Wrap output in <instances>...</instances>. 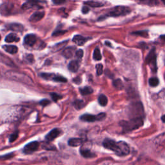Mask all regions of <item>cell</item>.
<instances>
[{
	"label": "cell",
	"instance_id": "8",
	"mask_svg": "<svg viewBox=\"0 0 165 165\" xmlns=\"http://www.w3.org/2000/svg\"><path fill=\"white\" fill-rule=\"evenodd\" d=\"M61 134V131L58 128H54L52 130H51L50 132H49L47 136H46V139L48 141H52L54 140L58 137Z\"/></svg>",
	"mask_w": 165,
	"mask_h": 165
},
{
	"label": "cell",
	"instance_id": "26",
	"mask_svg": "<svg viewBox=\"0 0 165 165\" xmlns=\"http://www.w3.org/2000/svg\"><path fill=\"white\" fill-rule=\"evenodd\" d=\"M93 57H94V59L96 61H100L101 60V58H102L101 54L100 49H99L98 48H96L94 50Z\"/></svg>",
	"mask_w": 165,
	"mask_h": 165
},
{
	"label": "cell",
	"instance_id": "18",
	"mask_svg": "<svg viewBox=\"0 0 165 165\" xmlns=\"http://www.w3.org/2000/svg\"><path fill=\"white\" fill-rule=\"evenodd\" d=\"M20 41V38L14 33L7 35L5 38V41L7 43H12V42H18Z\"/></svg>",
	"mask_w": 165,
	"mask_h": 165
},
{
	"label": "cell",
	"instance_id": "14",
	"mask_svg": "<svg viewBox=\"0 0 165 165\" xmlns=\"http://www.w3.org/2000/svg\"><path fill=\"white\" fill-rule=\"evenodd\" d=\"M7 27L9 30H11L15 31V32H23V30L24 29V27L22 25L19 24V23L9 24L7 25Z\"/></svg>",
	"mask_w": 165,
	"mask_h": 165
},
{
	"label": "cell",
	"instance_id": "45",
	"mask_svg": "<svg viewBox=\"0 0 165 165\" xmlns=\"http://www.w3.org/2000/svg\"><path fill=\"white\" fill-rule=\"evenodd\" d=\"M161 39H162L163 40H164V41H165V35H162V36H161Z\"/></svg>",
	"mask_w": 165,
	"mask_h": 165
},
{
	"label": "cell",
	"instance_id": "13",
	"mask_svg": "<svg viewBox=\"0 0 165 165\" xmlns=\"http://www.w3.org/2000/svg\"><path fill=\"white\" fill-rule=\"evenodd\" d=\"M84 141H85L84 139L81 138H72L69 139L68 143L69 145L70 146L76 147L83 144Z\"/></svg>",
	"mask_w": 165,
	"mask_h": 165
},
{
	"label": "cell",
	"instance_id": "25",
	"mask_svg": "<svg viewBox=\"0 0 165 165\" xmlns=\"http://www.w3.org/2000/svg\"><path fill=\"white\" fill-rule=\"evenodd\" d=\"M84 4L87 6L88 5L90 7H100L103 6V4L101 2H92V1H89V2H84Z\"/></svg>",
	"mask_w": 165,
	"mask_h": 165
},
{
	"label": "cell",
	"instance_id": "43",
	"mask_svg": "<svg viewBox=\"0 0 165 165\" xmlns=\"http://www.w3.org/2000/svg\"><path fill=\"white\" fill-rule=\"evenodd\" d=\"M161 120H162V121H163V123H165V115H163V116L161 117Z\"/></svg>",
	"mask_w": 165,
	"mask_h": 165
},
{
	"label": "cell",
	"instance_id": "41",
	"mask_svg": "<svg viewBox=\"0 0 165 165\" xmlns=\"http://www.w3.org/2000/svg\"><path fill=\"white\" fill-rule=\"evenodd\" d=\"M65 1H63V0H54V1H53V3H55V4H62L63 3H65Z\"/></svg>",
	"mask_w": 165,
	"mask_h": 165
},
{
	"label": "cell",
	"instance_id": "32",
	"mask_svg": "<svg viewBox=\"0 0 165 165\" xmlns=\"http://www.w3.org/2000/svg\"><path fill=\"white\" fill-rule=\"evenodd\" d=\"M51 96L53 100V101L55 102L61 100V99L62 98V96L61 95H60L58 94H56V93H51Z\"/></svg>",
	"mask_w": 165,
	"mask_h": 165
},
{
	"label": "cell",
	"instance_id": "36",
	"mask_svg": "<svg viewBox=\"0 0 165 165\" xmlns=\"http://www.w3.org/2000/svg\"><path fill=\"white\" fill-rule=\"evenodd\" d=\"M76 56L78 57V59H81L82 56H83V51L81 50H78L76 52Z\"/></svg>",
	"mask_w": 165,
	"mask_h": 165
},
{
	"label": "cell",
	"instance_id": "39",
	"mask_svg": "<svg viewBox=\"0 0 165 165\" xmlns=\"http://www.w3.org/2000/svg\"><path fill=\"white\" fill-rule=\"evenodd\" d=\"M39 103H40L41 105H42L43 106H47V105H48L49 104H50L51 101H48V100H43L42 101H41Z\"/></svg>",
	"mask_w": 165,
	"mask_h": 165
},
{
	"label": "cell",
	"instance_id": "6",
	"mask_svg": "<svg viewBox=\"0 0 165 165\" xmlns=\"http://www.w3.org/2000/svg\"><path fill=\"white\" fill-rule=\"evenodd\" d=\"M14 5L11 3H4L0 6V14L3 16H9L13 14Z\"/></svg>",
	"mask_w": 165,
	"mask_h": 165
},
{
	"label": "cell",
	"instance_id": "5",
	"mask_svg": "<svg viewBox=\"0 0 165 165\" xmlns=\"http://www.w3.org/2000/svg\"><path fill=\"white\" fill-rule=\"evenodd\" d=\"M131 10L129 7L124 6H118L114 7V9L108 14L109 16L111 17H118L121 16H125L130 13Z\"/></svg>",
	"mask_w": 165,
	"mask_h": 165
},
{
	"label": "cell",
	"instance_id": "15",
	"mask_svg": "<svg viewBox=\"0 0 165 165\" xmlns=\"http://www.w3.org/2000/svg\"><path fill=\"white\" fill-rule=\"evenodd\" d=\"M72 41L73 42L75 43L76 45L79 46H82L86 43L87 39L81 35H76L73 38Z\"/></svg>",
	"mask_w": 165,
	"mask_h": 165
},
{
	"label": "cell",
	"instance_id": "3",
	"mask_svg": "<svg viewBox=\"0 0 165 165\" xmlns=\"http://www.w3.org/2000/svg\"><path fill=\"white\" fill-rule=\"evenodd\" d=\"M120 125L123 127L124 132H130L136 130L143 125V120L141 118H137L128 121H121Z\"/></svg>",
	"mask_w": 165,
	"mask_h": 165
},
{
	"label": "cell",
	"instance_id": "29",
	"mask_svg": "<svg viewBox=\"0 0 165 165\" xmlns=\"http://www.w3.org/2000/svg\"><path fill=\"white\" fill-rule=\"evenodd\" d=\"M52 80L56 82H66L67 81V79L65 78L60 76H56L54 75V78H52Z\"/></svg>",
	"mask_w": 165,
	"mask_h": 165
},
{
	"label": "cell",
	"instance_id": "24",
	"mask_svg": "<svg viewBox=\"0 0 165 165\" xmlns=\"http://www.w3.org/2000/svg\"><path fill=\"white\" fill-rule=\"evenodd\" d=\"M74 106L77 110H81L85 107V103L82 100H76L74 103Z\"/></svg>",
	"mask_w": 165,
	"mask_h": 165
},
{
	"label": "cell",
	"instance_id": "7",
	"mask_svg": "<svg viewBox=\"0 0 165 165\" xmlns=\"http://www.w3.org/2000/svg\"><path fill=\"white\" fill-rule=\"evenodd\" d=\"M39 146V143L38 141H33L27 144L23 148V152L26 154H30L36 151Z\"/></svg>",
	"mask_w": 165,
	"mask_h": 165
},
{
	"label": "cell",
	"instance_id": "1",
	"mask_svg": "<svg viewBox=\"0 0 165 165\" xmlns=\"http://www.w3.org/2000/svg\"><path fill=\"white\" fill-rule=\"evenodd\" d=\"M103 145L106 149L113 151L119 156H125L130 154V147L124 141L115 142L112 139H105Z\"/></svg>",
	"mask_w": 165,
	"mask_h": 165
},
{
	"label": "cell",
	"instance_id": "33",
	"mask_svg": "<svg viewBox=\"0 0 165 165\" xmlns=\"http://www.w3.org/2000/svg\"><path fill=\"white\" fill-rule=\"evenodd\" d=\"M133 34H136V35H140V36H141L145 37V38H148V32H146V31H139V32H134Z\"/></svg>",
	"mask_w": 165,
	"mask_h": 165
},
{
	"label": "cell",
	"instance_id": "40",
	"mask_svg": "<svg viewBox=\"0 0 165 165\" xmlns=\"http://www.w3.org/2000/svg\"><path fill=\"white\" fill-rule=\"evenodd\" d=\"M89 12H90V9L87 6L84 5L83 7H82V13H83V14H87Z\"/></svg>",
	"mask_w": 165,
	"mask_h": 165
},
{
	"label": "cell",
	"instance_id": "2",
	"mask_svg": "<svg viewBox=\"0 0 165 165\" xmlns=\"http://www.w3.org/2000/svg\"><path fill=\"white\" fill-rule=\"evenodd\" d=\"M5 77L9 79L22 82V83L26 84L27 85H33V82H34L33 80L27 74L19 72L8 71L5 74Z\"/></svg>",
	"mask_w": 165,
	"mask_h": 165
},
{
	"label": "cell",
	"instance_id": "47",
	"mask_svg": "<svg viewBox=\"0 0 165 165\" xmlns=\"http://www.w3.org/2000/svg\"><path fill=\"white\" fill-rule=\"evenodd\" d=\"M163 3L165 5V1H163Z\"/></svg>",
	"mask_w": 165,
	"mask_h": 165
},
{
	"label": "cell",
	"instance_id": "17",
	"mask_svg": "<svg viewBox=\"0 0 165 165\" xmlns=\"http://www.w3.org/2000/svg\"><path fill=\"white\" fill-rule=\"evenodd\" d=\"M3 48L7 52L11 54H16L18 51V48L14 45H3Z\"/></svg>",
	"mask_w": 165,
	"mask_h": 165
},
{
	"label": "cell",
	"instance_id": "34",
	"mask_svg": "<svg viewBox=\"0 0 165 165\" xmlns=\"http://www.w3.org/2000/svg\"><path fill=\"white\" fill-rule=\"evenodd\" d=\"M14 154H7L3 156H0V159H3V160H7V159H9L12 158L14 157Z\"/></svg>",
	"mask_w": 165,
	"mask_h": 165
},
{
	"label": "cell",
	"instance_id": "12",
	"mask_svg": "<svg viewBox=\"0 0 165 165\" xmlns=\"http://www.w3.org/2000/svg\"><path fill=\"white\" fill-rule=\"evenodd\" d=\"M75 51H76V47H70L65 49L63 52H62V55L67 59L71 58V57L74 56V53H75Z\"/></svg>",
	"mask_w": 165,
	"mask_h": 165
},
{
	"label": "cell",
	"instance_id": "16",
	"mask_svg": "<svg viewBox=\"0 0 165 165\" xmlns=\"http://www.w3.org/2000/svg\"><path fill=\"white\" fill-rule=\"evenodd\" d=\"M80 119L82 121H86V122H94L97 121L96 115H93L88 114L82 115L80 117Z\"/></svg>",
	"mask_w": 165,
	"mask_h": 165
},
{
	"label": "cell",
	"instance_id": "21",
	"mask_svg": "<svg viewBox=\"0 0 165 165\" xmlns=\"http://www.w3.org/2000/svg\"><path fill=\"white\" fill-rule=\"evenodd\" d=\"M67 43H68V41H62V42H61L58 44L54 45L52 48V52H57L59 51H61L62 48H63L66 45H67Z\"/></svg>",
	"mask_w": 165,
	"mask_h": 165
},
{
	"label": "cell",
	"instance_id": "31",
	"mask_svg": "<svg viewBox=\"0 0 165 165\" xmlns=\"http://www.w3.org/2000/svg\"><path fill=\"white\" fill-rule=\"evenodd\" d=\"M18 136H19V132H18V131H16V132H15L14 133H13V134L10 136V138H9V141H10V143H13L14 141H15L16 140L18 139Z\"/></svg>",
	"mask_w": 165,
	"mask_h": 165
},
{
	"label": "cell",
	"instance_id": "9",
	"mask_svg": "<svg viewBox=\"0 0 165 165\" xmlns=\"http://www.w3.org/2000/svg\"><path fill=\"white\" fill-rule=\"evenodd\" d=\"M36 36L34 34H30L27 35L24 38V43L27 46L32 47L36 43Z\"/></svg>",
	"mask_w": 165,
	"mask_h": 165
},
{
	"label": "cell",
	"instance_id": "46",
	"mask_svg": "<svg viewBox=\"0 0 165 165\" xmlns=\"http://www.w3.org/2000/svg\"><path fill=\"white\" fill-rule=\"evenodd\" d=\"M150 2H147V1H146V2H143V3H149ZM151 3H157L156 2H152Z\"/></svg>",
	"mask_w": 165,
	"mask_h": 165
},
{
	"label": "cell",
	"instance_id": "30",
	"mask_svg": "<svg viewBox=\"0 0 165 165\" xmlns=\"http://www.w3.org/2000/svg\"><path fill=\"white\" fill-rule=\"evenodd\" d=\"M96 72L97 76H101L103 72V67L101 64H97L96 66Z\"/></svg>",
	"mask_w": 165,
	"mask_h": 165
},
{
	"label": "cell",
	"instance_id": "22",
	"mask_svg": "<svg viewBox=\"0 0 165 165\" xmlns=\"http://www.w3.org/2000/svg\"><path fill=\"white\" fill-rule=\"evenodd\" d=\"M93 89L90 87H85L84 88H82L79 89V92L82 96H87L90 94L93 93Z\"/></svg>",
	"mask_w": 165,
	"mask_h": 165
},
{
	"label": "cell",
	"instance_id": "11",
	"mask_svg": "<svg viewBox=\"0 0 165 165\" xmlns=\"http://www.w3.org/2000/svg\"><path fill=\"white\" fill-rule=\"evenodd\" d=\"M80 153L82 157L85 158H93L96 156V154L91 152V150L88 148L81 147L80 149Z\"/></svg>",
	"mask_w": 165,
	"mask_h": 165
},
{
	"label": "cell",
	"instance_id": "20",
	"mask_svg": "<svg viewBox=\"0 0 165 165\" xmlns=\"http://www.w3.org/2000/svg\"><path fill=\"white\" fill-rule=\"evenodd\" d=\"M41 3L40 2H36V1H29L26 2L25 3H24L22 6V9L27 10L29 9L30 8H33L34 7H37L38 6V3Z\"/></svg>",
	"mask_w": 165,
	"mask_h": 165
},
{
	"label": "cell",
	"instance_id": "42",
	"mask_svg": "<svg viewBox=\"0 0 165 165\" xmlns=\"http://www.w3.org/2000/svg\"><path fill=\"white\" fill-rule=\"evenodd\" d=\"M73 81H74V82H75L76 83H77V84H79V83H81V79H80V78H79V77L76 78L74 79Z\"/></svg>",
	"mask_w": 165,
	"mask_h": 165
},
{
	"label": "cell",
	"instance_id": "23",
	"mask_svg": "<svg viewBox=\"0 0 165 165\" xmlns=\"http://www.w3.org/2000/svg\"><path fill=\"white\" fill-rule=\"evenodd\" d=\"M98 102L101 106H105L107 105V103H108V98H107L106 96L101 94L98 98Z\"/></svg>",
	"mask_w": 165,
	"mask_h": 165
},
{
	"label": "cell",
	"instance_id": "37",
	"mask_svg": "<svg viewBox=\"0 0 165 165\" xmlns=\"http://www.w3.org/2000/svg\"><path fill=\"white\" fill-rule=\"evenodd\" d=\"M106 117V114L105 113H100L96 115L97 121H101L103 120Z\"/></svg>",
	"mask_w": 165,
	"mask_h": 165
},
{
	"label": "cell",
	"instance_id": "35",
	"mask_svg": "<svg viewBox=\"0 0 165 165\" xmlns=\"http://www.w3.org/2000/svg\"><path fill=\"white\" fill-rule=\"evenodd\" d=\"M66 32H67L66 30H56L53 33L52 36H58L60 35H63L65 34Z\"/></svg>",
	"mask_w": 165,
	"mask_h": 165
},
{
	"label": "cell",
	"instance_id": "28",
	"mask_svg": "<svg viewBox=\"0 0 165 165\" xmlns=\"http://www.w3.org/2000/svg\"><path fill=\"white\" fill-rule=\"evenodd\" d=\"M149 85L152 87H157L159 85V79L157 78H151L149 79Z\"/></svg>",
	"mask_w": 165,
	"mask_h": 165
},
{
	"label": "cell",
	"instance_id": "38",
	"mask_svg": "<svg viewBox=\"0 0 165 165\" xmlns=\"http://www.w3.org/2000/svg\"><path fill=\"white\" fill-rule=\"evenodd\" d=\"M45 149L47 150H56V148L53 145H49V144H46L45 145V147H44Z\"/></svg>",
	"mask_w": 165,
	"mask_h": 165
},
{
	"label": "cell",
	"instance_id": "48",
	"mask_svg": "<svg viewBox=\"0 0 165 165\" xmlns=\"http://www.w3.org/2000/svg\"><path fill=\"white\" fill-rule=\"evenodd\" d=\"M0 40H1V36H0Z\"/></svg>",
	"mask_w": 165,
	"mask_h": 165
},
{
	"label": "cell",
	"instance_id": "19",
	"mask_svg": "<svg viewBox=\"0 0 165 165\" xmlns=\"http://www.w3.org/2000/svg\"><path fill=\"white\" fill-rule=\"evenodd\" d=\"M79 67V63L77 61H72L69 65V70L72 72H76Z\"/></svg>",
	"mask_w": 165,
	"mask_h": 165
},
{
	"label": "cell",
	"instance_id": "27",
	"mask_svg": "<svg viewBox=\"0 0 165 165\" xmlns=\"http://www.w3.org/2000/svg\"><path fill=\"white\" fill-rule=\"evenodd\" d=\"M113 85L114 87L117 88L118 90H121L123 88V84L122 81H121V79H115L113 81Z\"/></svg>",
	"mask_w": 165,
	"mask_h": 165
},
{
	"label": "cell",
	"instance_id": "44",
	"mask_svg": "<svg viewBox=\"0 0 165 165\" xmlns=\"http://www.w3.org/2000/svg\"><path fill=\"white\" fill-rule=\"evenodd\" d=\"M105 44H106V45H109L110 47H111V46H112V45H111V44H110V43L109 42V41H106V42H105Z\"/></svg>",
	"mask_w": 165,
	"mask_h": 165
},
{
	"label": "cell",
	"instance_id": "10",
	"mask_svg": "<svg viewBox=\"0 0 165 165\" xmlns=\"http://www.w3.org/2000/svg\"><path fill=\"white\" fill-rule=\"evenodd\" d=\"M45 16L43 11H38L33 14L30 18V21L32 22H38L43 19Z\"/></svg>",
	"mask_w": 165,
	"mask_h": 165
},
{
	"label": "cell",
	"instance_id": "4",
	"mask_svg": "<svg viewBox=\"0 0 165 165\" xmlns=\"http://www.w3.org/2000/svg\"><path fill=\"white\" fill-rule=\"evenodd\" d=\"M146 63L149 65L152 71L153 72H156L158 70L157 67V57L155 54V49L153 48L150 52L148 53L146 58Z\"/></svg>",
	"mask_w": 165,
	"mask_h": 165
}]
</instances>
